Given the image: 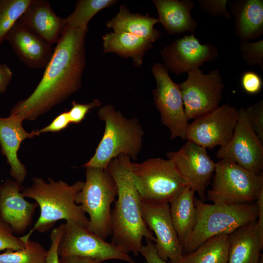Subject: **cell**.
<instances>
[{
	"label": "cell",
	"instance_id": "ab89813d",
	"mask_svg": "<svg viewBox=\"0 0 263 263\" xmlns=\"http://www.w3.org/2000/svg\"><path fill=\"white\" fill-rule=\"evenodd\" d=\"M12 77L10 68L6 64L0 63V93L6 91Z\"/></svg>",
	"mask_w": 263,
	"mask_h": 263
},
{
	"label": "cell",
	"instance_id": "277c9868",
	"mask_svg": "<svg viewBox=\"0 0 263 263\" xmlns=\"http://www.w3.org/2000/svg\"><path fill=\"white\" fill-rule=\"evenodd\" d=\"M97 114L105 123L104 132L94 155L83 166L106 169L110 162L121 154L136 160L144 135L138 120L126 118L112 104L101 107Z\"/></svg>",
	"mask_w": 263,
	"mask_h": 263
},
{
	"label": "cell",
	"instance_id": "f35d334b",
	"mask_svg": "<svg viewBox=\"0 0 263 263\" xmlns=\"http://www.w3.org/2000/svg\"><path fill=\"white\" fill-rule=\"evenodd\" d=\"M146 241V244L142 245L140 254L144 257L146 263H170L158 255L154 242L149 240Z\"/></svg>",
	"mask_w": 263,
	"mask_h": 263
},
{
	"label": "cell",
	"instance_id": "ac0fdd59",
	"mask_svg": "<svg viewBox=\"0 0 263 263\" xmlns=\"http://www.w3.org/2000/svg\"><path fill=\"white\" fill-rule=\"evenodd\" d=\"M24 118L20 115L10 114L0 117V145L1 152L10 166V174L14 180L22 183L27 175L25 166L18 157L21 142L26 138L38 135L37 130L27 132L22 126Z\"/></svg>",
	"mask_w": 263,
	"mask_h": 263
},
{
	"label": "cell",
	"instance_id": "44dd1931",
	"mask_svg": "<svg viewBox=\"0 0 263 263\" xmlns=\"http://www.w3.org/2000/svg\"><path fill=\"white\" fill-rule=\"evenodd\" d=\"M228 242L227 263H259L263 247V233L257 220L230 233Z\"/></svg>",
	"mask_w": 263,
	"mask_h": 263
},
{
	"label": "cell",
	"instance_id": "9c48e42d",
	"mask_svg": "<svg viewBox=\"0 0 263 263\" xmlns=\"http://www.w3.org/2000/svg\"><path fill=\"white\" fill-rule=\"evenodd\" d=\"M156 87L153 90V100L160 113L161 121L170 132V138L186 139L189 125L179 84L170 77L164 65L156 62L151 67Z\"/></svg>",
	"mask_w": 263,
	"mask_h": 263
},
{
	"label": "cell",
	"instance_id": "1f68e13d",
	"mask_svg": "<svg viewBox=\"0 0 263 263\" xmlns=\"http://www.w3.org/2000/svg\"><path fill=\"white\" fill-rule=\"evenodd\" d=\"M25 244L16 237L11 228L0 220V251L4 250H18L23 248Z\"/></svg>",
	"mask_w": 263,
	"mask_h": 263
},
{
	"label": "cell",
	"instance_id": "f1b7e54d",
	"mask_svg": "<svg viewBox=\"0 0 263 263\" xmlns=\"http://www.w3.org/2000/svg\"><path fill=\"white\" fill-rule=\"evenodd\" d=\"M47 252L40 244L29 239L23 248L0 254V263H46Z\"/></svg>",
	"mask_w": 263,
	"mask_h": 263
},
{
	"label": "cell",
	"instance_id": "2e32d148",
	"mask_svg": "<svg viewBox=\"0 0 263 263\" xmlns=\"http://www.w3.org/2000/svg\"><path fill=\"white\" fill-rule=\"evenodd\" d=\"M160 53L164 66L177 75L199 68L206 62L219 57L214 45L209 43L201 44L193 33L175 40Z\"/></svg>",
	"mask_w": 263,
	"mask_h": 263
},
{
	"label": "cell",
	"instance_id": "60d3db41",
	"mask_svg": "<svg viewBox=\"0 0 263 263\" xmlns=\"http://www.w3.org/2000/svg\"><path fill=\"white\" fill-rule=\"evenodd\" d=\"M59 263H103L101 262L86 257L80 256H66L59 257Z\"/></svg>",
	"mask_w": 263,
	"mask_h": 263
},
{
	"label": "cell",
	"instance_id": "4fadbf2b",
	"mask_svg": "<svg viewBox=\"0 0 263 263\" xmlns=\"http://www.w3.org/2000/svg\"><path fill=\"white\" fill-rule=\"evenodd\" d=\"M239 116L232 136L229 142L221 147L216 155L227 159L255 174L263 169V142L251 127L245 109L238 110Z\"/></svg>",
	"mask_w": 263,
	"mask_h": 263
},
{
	"label": "cell",
	"instance_id": "d4e9b609",
	"mask_svg": "<svg viewBox=\"0 0 263 263\" xmlns=\"http://www.w3.org/2000/svg\"><path fill=\"white\" fill-rule=\"evenodd\" d=\"M158 22V19L151 17L148 14L131 13L126 5H121L117 15L107 22L106 26L112 28L114 32L130 33L152 43L161 36V32L154 27Z\"/></svg>",
	"mask_w": 263,
	"mask_h": 263
},
{
	"label": "cell",
	"instance_id": "8fae6325",
	"mask_svg": "<svg viewBox=\"0 0 263 263\" xmlns=\"http://www.w3.org/2000/svg\"><path fill=\"white\" fill-rule=\"evenodd\" d=\"M187 79L179 84L184 108L188 120L195 119L217 108L222 98L224 84L218 69L204 74L192 70Z\"/></svg>",
	"mask_w": 263,
	"mask_h": 263
},
{
	"label": "cell",
	"instance_id": "7a4b0ae2",
	"mask_svg": "<svg viewBox=\"0 0 263 263\" xmlns=\"http://www.w3.org/2000/svg\"><path fill=\"white\" fill-rule=\"evenodd\" d=\"M130 157L121 154L109 164L107 170L117 188V198L111 210V242L122 251L140 253L143 238L155 242L142 217L141 199L134 184Z\"/></svg>",
	"mask_w": 263,
	"mask_h": 263
},
{
	"label": "cell",
	"instance_id": "f546056e",
	"mask_svg": "<svg viewBox=\"0 0 263 263\" xmlns=\"http://www.w3.org/2000/svg\"><path fill=\"white\" fill-rule=\"evenodd\" d=\"M32 0H0V45Z\"/></svg>",
	"mask_w": 263,
	"mask_h": 263
},
{
	"label": "cell",
	"instance_id": "8992f818",
	"mask_svg": "<svg viewBox=\"0 0 263 263\" xmlns=\"http://www.w3.org/2000/svg\"><path fill=\"white\" fill-rule=\"evenodd\" d=\"M86 181L75 203L89 215L87 229L105 240L111 235V205L115 201L117 188L107 169L86 167Z\"/></svg>",
	"mask_w": 263,
	"mask_h": 263
},
{
	"label": "cell",
	"instance_id": "cb8c5ba5",
	"mask_svg": "<svg viewBox=\"0 0 263 263\" xmlns=\"http://www.w3.org/2000/svg\"><path fill=\"white\" fill-rule=\"evenodd\" d=\"M229 6L235 16L236 35L241 40L254 39L263 34V0H236Z\"/></svg>",
	"mask_w": 263,
	"mask_h": 263
},
{
	"label": "cell",
	"instance_id": "30bf717a",
	"mask_svg": "<svg viewBox=\"0 0 263 263\" xmlns=\"http://www.w3.org/2000/svg\"><path fill=\"white\" fill-rule=\"evenodd\" d=\"M59 257L80 256L103 263L118 260L128 263H137L129 255L90 231L87 227L73 221H66L60 241Z\"/></svg>",
	"mask_w": 263,
	"mask_h": 263
},
{
	"label": "cell",
	"instance_id": "7c38bea8",
	"mask_svg": "<svg viewBox=\"0 0 263 263\" xmlns=\"http://www.w3.org/2000/svg\"><path fill=\"white\" fill-rule=\"evenodd\" d=\"M234 107L225 104L189 123L186 139L205 149L226 145L231 139L238 119Z\"/></svg>",
	"mask_w": 263,
	"mask_h": 263
},
{
	"label": "cell",
	"instance_id": "52a82bcc",
	"mask_svg": "<svg viewBox=\"0 0 263 263\" xmlns=\"http://www.w3.org/2000/svg\"><path fill=\"white\" fill-rule=\"evenodd\" d=\"M208 200L217 204L241 205L256 201L263 191V173L255 174L227 159L216 163Z\"/></svg>",
	"mask_w": 263,
	"mask_h": 263
},
{
	"label": "cell",
	"instance_id": "4316f807",
	"mask_svg": "<svg viewBox=\"0 0 263 263\" xmlns=\"http://www.w3.org/2000/svg\"><path fill=\"white\" fill-rule=\"evenodd\" d=\"M228 235L209 238L194 251L184 255L181 263H227Z\"/></svg>",
	"mask_w": 263,
	"mask_h": 263
},
{
	"label": "cell",
	"instance_id": "5bb4252c",
	"mask_svg": "<svg viewBox=\"0 0 263 263\" xmlns=\"http://www.w3.org/2000/svg\"><path fill=\"white\" fill-rule=\"evenodd\" d=\"M140 203L144 221L155 234L158 255L170 263H181L184 254L172 222L169 203L141 200Z\"/></svg>",
	"mask_w": 263,
	"mask_h": 263
},
{
	"label": "cell",
	"instance_id": "5b68a950",
	"mask_svg": "<svg viewBox=\"0 0 263 263\" xmlns=\"http://www.w3.org/2000/svg\"><path fill=\"white\" fill-rule=\"evenodd\" d=\"M196 224L184 250L192 252L209 238L220 234H229L237 228L257 220L256 203L241 205L209 204L195 198Z\"/></svg>",
	"mask_w": 263,
	"mask_h": 263
},
{
	"label": "cell",
	"instance_id": "4dcf8cb0",
	"mask_svg": "<svg viewBox=\"0 0 263 263\" xmlns=\"http://www.w3.org/2000/svg\"><path fill=\"white\" fill-rule=\"evenodd\" d=\"M240 50L248 65H258L263 68V40L255 42L242 40Z\"/></svg>",
	"mask_w": 263,
	"mask_h": 263
},
{
	"label": "cell",
	"instance_id": "e0dca14e",
	"mask_svg": "<svg viewBox=\"0 0 263 263\" xmlns=\"http://www.w3.org/2000/svg\"><path fill=\"white\" fill-rule=\"evenodd\" d=\"M24 187L10 179L0 185V220L14 234H23L31 225L38 205L30 203L22 195Z\"/></svg>",
	"mask_w": 263,
	"mask_h": 263
},
{
	"label": "cell",
	"instance_id": "74e56055",
	"mask_svg": "<svg viewBox=\"0 0 263 263\" xmlns=\"http://www.w3.org/2000/svg\"><path fill=\"white\" fill-rule=\"evenodd\" d=\"M71 123L68 112L57 115L48 126L37 130L38 135L41 133L58 132L66 128Z\"/></svg>",
	"mask_w": 263,
	"mask_h": 263
},
{
	"label": "cell",
	"instance_id": "836d02e7",
	"mask_svg": "<svg viewBox=\"0 0 263 263\" xmlns=\"http://www.w3.org/2000/svg\"><path fill=\"white\" fill-rule=\"evenodd\" d=\"M101 105V101L97 99L87 104L79 103L73 101L72 108L68 111L71 123H80L91 110L99 107Z\"/></svg>",
	"mask_w": 263,
	"mask_h": 263
},
{
	"label": "cell",
	"instance_id": "8d00e7d4",
	"mask_svg": "<svg viewBox=\"0 0 263 263\" xmlns=\"http://www.w3.org/2000/svg\"><path fill=\"white\" fill-rule=\"evenodd\" d=\"M64 231V224L52 229L50 234L51 245L47 250L46 263H59L58 246Z\"/></svg>",
	"mask_w": 263,
	"mask_h": 263
},
{
	"label": "cell",
	"instance_id": "7402d4cb",
	"mask_svg": "<svg viewBox=\"0 0 263 263\" xmlns=\"http://www.w3.org/2000/svg\"><path fill=\"white\" fill-rule=\"evenodd\" d=\"M158 20L170 35L187 32L193 33L198 23L190 12L195 3L191 0H154Z\"/></svg>",
	"mask_w": 263,
	"mask_h": 263
},
{
	"label": "cell",
	"instance_id": "83f0119b",
	"mask_svg": "<svg viewBox=\"0 0 263 263\" xmlns=\"http://www.w3.org/2000/svg\"><path fill=\"white\" fill-rule=\"evenodd\" d=\"M115 0H79L73 12L64 19L66 25L74 28H85L91 19L101 10L117 3Z\"/></svg>",
	"mask_w": 263,
	"mask_h": 263
},
{
	"label": "cell",
	"instance_id": "6da1fadb",
	"mask_svg": "<svg viewBox=\"0 0 263 263\" xmlns=\"http://www.w3.org/2000/svg\"><path fill=\"white\" fill-rule=\"evenodd\" d=\"M88 31V27L65 26L40 81L27 98L14 106L10 114L34 120L80 88L86 64Z\"/></svg>",
	"mask_w": 263,
	"mask_h": 263
},
{
	"label": "cell",
	"instance_id": "d590c367",
	"mask_svg": "<svg viewBox=\"0 0 263 263\" xmlns=\"http://www.w3.org/2000/svg\"><path fill=\"white\" fill-rule=\"evenodd\" d=\"M241 84L242 88L246 93L254 94L262 90L263 81L259 74L255 72L248 71L243 73Z\"/></svg>",
	"mask_w": 263,
	"mask_h": 263
},
{
	"label": "cell",
	"instance_id": "d6a6232c",
	"mask_svg": "<svg viewBox=\"0 0 263 263\" xmlns=\"http://www.w3.org/2000/svg\"><path fill=\"white\" fill-rule=\"evenodd\" d=\"M245 111L251 127L263 142V100L254 103Z\"/></svg>",
	"mask_w": 263,
	"mask_h": 263
},
{
	"label": "cell",
	"instance_id": "ba28073f",
	"mask_svg": "<svg viewBox=\"0 0 263 263\" xmlns=\"http://www.w3.org/2000/svg\"><path fill=\"white\" fill-rule=\"evenodd\" d=\"M134 184L140 199L152 203L169 202L187 186L173 162L161 158L131 162Z\"/></svg>",
	"mask_w": 263,
	"mask_h": 263
},
{
	"label": "cell",
	"instance_id": "7bdbcfd3",
	"mask_svg": "<svg viewBox=\"0 0 263 263\" xmlns=\"http://www.w3.org/2000/svg\"><path fill=\"white\" fill-rule=\"evenodd\" d=\"M259 263H263V254H262L261 256V258L259 260Z\"/></svg>",
	"mask_w": 263,
	"mask_h": 263
},
{
	"label": "cell",
	"instance_id": "9a60e30c",
	"mask_svg": "<svg viewBox=\"0 0 263 263\" xmlns=\"http://www.w3.org/2000/svg\"><path fill=\"white\" fill-rule=\"evenodd\" d=\"M188 186L197 193L201 201L206 198V190L212 178L216 163L209 157L207 149L187 142L177 151L166 154Z\"/></svg>",
	"mask_w": 263,
	"mask_h": 263
},
{
	"label": "cell",
	"instance_id": "603a6c76",
	"mask_svg": "<svg viewBox=\"0 0 263 263\" xmlns=\"http://www.w3.org/2000/svg\"><path fill=\"white\" fill-rule=\"evenodd\" d=\"M195 193L187 186L169 202L172 222L183 252L196 224Z\"/></svg>",
	"mask_w": 263,
	"mask_h": 263
},
{
	"label": "cell",
	"instance_id": "484cf974",
	"mask_svg": "<svg viewBox=\"0 0 263 263\" xmlns=\"http://www.w3.org/2000/svg\"><path fill=\"white\" fill-rule=\"evenodd\" d=\"M103 53H114L126 58H131L133 65L140 67L145 53L152 43L134 35L123 32H111L102 37Z\"/></svg>",
	"mask_w": 263,
	"mask_h": 263
},
{
	"label": "cell",
	"instance_id": "e575fe53",
	"mask_svg": "<svg viewBox=\"0 0 263 263\" xmlns=\"http://www.w3.org/2000/svg\"><path fill=\"white\" fill-rule=\"evenodd\" d=\"M226 0H200V8L211 16H221L226 19L231 18L230 13L226 9Z\"/></svg>",
	"mask_w": 263,
	"mask_h": 263
},
{
	"label": "cell",
	"instance_id": "d6986e66",
	"mask_svg": "<svg viewBox=\"0 0 263 263\" xmlns=\"http://www.w3.org/2000/svg\"><path fill=\"white\" fill-rule=\"evenodd\" d=\"M5 39L20 61L31 69L45 68L54 50L52 45L27 29L19 21Z\"/></svg>",
	"mask_w": 263,
	"mask_h": 263
},
{
	"label": "cell",
	"instance_id": "ffe728a7",
	"mask_svg": "<svg viewBox=\"0 0 263 263\" xmlns=\"http://www.w3.org/2000/svg\"><path fill=\"white\" fill-rule=\"evenodd\" d=\"M18 21L51 45L56 44L66 25L45 0H32Z\"/></svg>",
	"mask_w": 263,
	"mask_h": 263
},
{
	"label": "cell",
	"instance_id": "b9f144b4",
	"mask_svg": "<svg viewBox=\"0 0 263 263\" xmlns=\"http://www.w3.org/2000/svg\"><path fill=\"white\" fill-rule=\"evenodd\" d=\"M256 204L258 208L257 223L260 230L263 233V191L257 199Z\"/></svg>",
	"mask_w": 263,
	"mask_h": 263
},
{
	"label": "cell",
	"instance_id": "3957f363",
	"mask_svg": "<svg viewBox=\"0 0 263 263\" xmlns=\"http://www.w3.org/2000/svg\"><path fill=\"white\" fill-rule=\"evenodd\" d=\"M84 183L78 181L70 185L62 180L48 178L47 182L41 177H33L31 186L24 188L21 193L24 197L35 201L40 208V214L33 227L19 237L21 240L26 244L34 231L46 232L60 220L73 221L87 227L89 219L75 203Z\"/></svg>",
	"mask_w": 263,
	"mask_h": 263
}]
</instances>
